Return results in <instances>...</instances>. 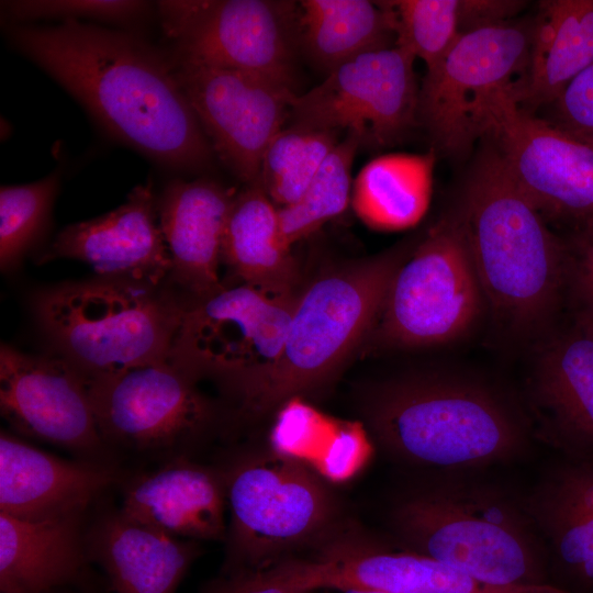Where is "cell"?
<instances>
[{
  "label": "cell",
  "instance_id": "cell-1",
  "mask_svg": "<svg viewBox=\"0 0 593 593\" xmlns=\"http://www.w3.org/2000/svg\"><path fill=\"white\" fill-rule=\"evenodd\" d=\"M7 35L118 139L172 170L212 166L214 152L165 48L134 32L78 20L11 23Z\"/></svg>",
  "mask_w": 593,
  "mask_h": 593
},
{
  "label": "cell",
  "instance_id": "cell-2",
  "mask_svg": "<svg viewBox=\"0 0 593 593\" xmlns=\"http://www.w3.org/2000/svg\"><path fill=\"white\" fill-rule=\"evenodd\" d=\"M458 206L486 309L500 331L523 340L549 335L566 298L568 246L492 147L477 161Z\"/></svg>",
  "mask_w": 593,
  "mask_h": 593
},
{
  "label": "cell",
  "instance_id": "cell-3",
  "mask_svg": "<svg viewBox=\"0 0 593 593\" xmlns=\"http://www.w3.org/2000/svg\"><path fill=\"white\" fill-rule=\"evenodd\" d=\"M366 418L393 456L425 468L461 472L524 452L528 423L500 388L470 374L428 371L378 384Z\"/></svg>",
  "mask_w": 593,
  "mask_h": 593
},
{
  "label": "cell",
  "instance_id": "cell-4",
  "mask_svg": "<svg viewBox=\"0 0 593 593\" xmlns=\"http://www.w3.org/2000/svg\"><path fill=\"white\" fill-rule=\"evenodd\" d=\"M392 526L405 550L482 581L549 583L546 547L524 501L489 482L450 473L403 497Z\"/></svg>",
  "mask_w": 593,
  "mask_h": 593
},
{
  "label": "cell",
  "instance_id": "cell-5",
  "mask_svg": "<svg viewBox=\"0 0 593 593\" xmlns=\"http://www.w3.org/2000/svg\"><path fill=\"white\" fill-rule=\"evenodd\" d=\"M413 246L402 244L325 273L299 292L278 358L228 389L239 411L262 416L329 380L377 324L391 282Z\"/></svg>",
  "mask_w": 593,
  "mask_h": 593
},
{
  "label": "cell",
  "instance_id": "cell-6",
  "mask_svg": "<svg viewBox=\"0 0 593 593\" xmlns=\"http://www.w3.org/2000/svg\"><path fill=\"white\" fill-rule=\"evenodd\" d=\"M186 302L170 283L97 277L42 289L32 307L55 355L90 380L168 360Z\"/></svg>",
  "mask_w": 593,
  "mask_h": 593
},
{
  "label": "cell",
  "instance_id": "cell-7",
  "mask_svg": "<svg viewBox=\"0 0 593 593\" xmlns=\"http://www.w3.org/2000/svg\"><path fill=\"white\" fill-rule=\"evenodd\" d=\"M486 309L459 206L445 214L396 271L377 322L388 348L455 343Z\"/></svg>",
  "mask_w": 593,
  "mask_h": 593
},
{
  "label": "cell",
  "instance_id": "cell-8",
  "mask_svg": "<svg viewBox=\"0 0 593 593\" xmlns=\"http://www.w3.org/2000/svg\"><path fill=\"white\" fill-rule=\"evenodd\" d=\"M155 7L166 49L294 90L301 49L299 2L160 0Z\"/></svg>",
  "mask_w": 593,
  "mask_h": 593
},
{
  "label": "cell",
  "instance_id": "cell-9",
  "mask_svg": "<svg viewBox=\"0 0 593 593\" xmlns=\"http://www.w3.org/2000/svg\"><path fill=\"white\" fill-rule=\"evenodd\" d=\"M225 479L227 574L266 569L331 524V494L316 472L298 460L277 452L247 458Z\"/></svg>",
  "mask_w": 593,
  "mask_h": 593
},
{
  "label": "cell",
  "instance_id": "cell-10",
  "mask_svg": "<svg viewBox=\"0 0 593 593\" xmlns=\"http://www.w3.org/2000/svg\"><path fill=\"white\" fill-rule=\"evenodd\" d=\"M298 294L237 283L187 298L168 360L195 380L216 378L227 389L254 378L278 358Z\"/></svg>",
  "mask_w": 593,
  "mask_h": 593
},
{
  "label": "cell",
  "instance_id": "cell-11",
  "mask_svg": "<svg viewBox=\"0 0 593 593\" xmlns=\"http://www.w3.org/2000/svg\"><path fill=\"white\" fill-rule=\"evenodd\" d=\"M516 85L496 91L480 118L507 174L544 215L574 228L593 221V147L523 107Z\"/></svg>",
  "mask_w": 593,
  "mask_h": 593
},
{
  "label": "cell",
  "instance_id": "cell-12",
  "mask_svg": "<svg viewBox=\"0 0 593 593\" xmlns=\"http://www.w3.org/2000/svg\"><path fill=\"white\" fill-rule=\"evenodd\" d=\"M533 22H506L461 34L440 63L426 70L417 120L446 155L466 154L480 138V118L499 90L525 77Z\"/></svg>",
  "mask_w": 593,
  "mask_h": 593
},
{
  "label": "cell",
  "instance_id": "cell-13",
  "mask_svg": "<svg viewBox=\"0 0 593 593\" xmlns=\"http://www.w3.org/2000/svg\"><path fill=\"white\" fill-rule=\"evenodd\" d=\"M415 58L391 46L363 53L329 71L291 103L292 124L356 132L363 146L400 139L417 120Z\"/></svg>",
  "mask_w": 593,
  "mask_h": 593
},
{
  "label": "cell",
  "instance_id": "cell-14",
  "mask_svg": "<svg viewBox=\"0 0 593 593\" xmlns=\"http://www.w3.org/2000/svg\"><path fill=\"white\" fill-rule=\"evenodd\" d=\"M166 52L214 155L245 186L258 183L265 150L284 127L298 93L249 72Z\"/></svg>",
  "mask_w": 593,
  "mask_h": 593
},
{
  "label": "cell",
  "instance_id": "cell-15",
  "mask_svg": "<svg viewBox=\"0 0 593 593\" xmlns=\"http://www.w3.org/2000/svg\"><path fill=\"white\" fill-rule=\"evenodd\" d=\"M197 381L169 360L88 380L102 439L138 451H165L199 437L215 411Z\"/></svg>",
  "mask_w": 593,
  "mask_h": 593
},
{
  "label": "cell",
  "instance_id": "cell-16",
  "mask_svg": "<svg viewBox=\"0 0 593 593\" xmlns=\"http://www.w3.org/2000/svg\"><path fill=\"white\" fill-rule=\"evenodd\" d=\"M0 410L18 433L102 462L88 379L66 359L1 344ZM103 463V462H102Z\"/></svg>",
  "mask_w": 593,
  "mask_h": 593
},
{
  "label": "cell",
  "instance_id": "cell-17",
  "mask_svg": "<svg viewBox=\"0 0 593 593\" xmlns=\"http://www.w3.org/2000/svg\"><path fill=\"white\" fill-rule=\"evenodd\" d=\"M57 258L83 261L98 277L169 283L171 258L152 181L136 186L116 209L64 227L40 260Z\"/></svg>",
  "mask_w": 593,
  "mask_h": 593
},
{
  "label": "cell",
  "instance_id": "cell-18",
  "mask_svg": "<svg viewBox=\"0 0 593 593\" xmlns=\"http://www.w3.org/2000/svg\"><path fill=\"white\" fill-rule=\"evenodd\" d=\"M235 192L200 177L171 179L157 197L158 219L170 258L169 283L188 299L223 288L222 240Z\"/></svg>",
  "mask_w": 593,
  "mask_h": 593
},
{
  "label": "cell",
  "instance_id": "cell-19",
  "mask_svg": "<svg viewBox=\"0 0 593 593\" xmlns=\"http://www.w3.org/2000/svg\"><path fill=\"white\" fill-rule=\"evenodd\" d=\"M115 479L102 462L70 461L0 435V513L31 521L82 516Z\"/></svg>",
  "mask_w": 593,
  "mask_h": 593
},
{
  "label": "cell",
  "instance_id": "cell-20",
  "mask_svg": "<svg viewBox=\"0 0 593 593\" xmlns=\"http://www.w3.org/2000/svg\"><path fill=\"white\" fill-rule=\"evenodd\" d=\"M226 479L184 457L171 458L130 481L120 511L128 518L169 536L221 540Z\"/></svg>",
  "mask_w": 593,
  "mask_h": 593
},
{
  "label": "cell",
  "instance_id": "cell-21",
  "mask_svg": "<svg viewBox=\"0 0 593 593\" xmlns=\"http://www.w3.org/2000/svg\"><path fill=\"white\" fill-rule=\"evenodd\" d=\"M533 398L552 444L593 455V328L572 318L547 335L535 363Z\"/></svg>",
  "mask_w": 593,
  "mask_h": 593
},
{
  "label": "cell",
  "instance_id": "cell-22",
  "mask_svg": "<svg viewBox=\"0 0 593 593\" xmlns=\"http://www.w3.org/2000/svg\"><path fill=\"white\" fill-rule=\"evenodd\" d=\"M86 547L114 593H175L200 552L194 540L169 536L120 510L92 526Z\"/></svg>",
  "mask_w": 593,
  "mask_h": 593
},
{
  "label": "cell",
  "instance_id": "cell-23",
  "mask_svg": "<svg viewBox=\"0 0 593 593\" xmlns=\"http://www.w3.org/2000/svg\"><path fill=\"white\" fill-rule=\"evenodd\" d=\"M523 501L548 563L574 585L593 591V457L557 468Z\"/></svg>",
  "mask_w": 593,
  "mask_h": 593
},
{
  "label": "cell",
  "instance_id": "cell-24",
  "mask_svg": "<svg viewBox=\"0 0 593 593\" xmlns=\"http://www.w3.org/2000/svg\"><path fill=\"white\" fill-rule=\"evenodd\" d=\"M81 517L31 521L0 513L1 593H51L74 583L87 552Z\"/></svg>",
  "mask_w": 593,
  "mask_h": 593
},
{
  "label": "cell",
  "instance_id": "cell-25",
  "mask_svg": "<svg viewBox=\"0 0 593 593\" xmlns=\"http://www.w3.org/2000/svg\"><path fill=\"white\" fill-rule=\"evenodd\" d=\"M222 264L237 283L272 293L295 292L299 269L282 236L278 206L258 183L234 195L223 233Z\"/></svg>",
  "mask_w": 593,
  "mask_h": 593
},
{
  "label": "cell",
  "instance_id": "cell-26",
  "mask_svg": "<svg viewBox=\"0 0 593 593\" xmlns=\"http://www.w3.org/2000/svg\"><path fill=\"white\" fill-rule=\"evenodd\" d=\"M593 64V0L541 1L533 22L529 63L517 83L524 107L551 104Z\"/></svg>",
  "mask_w": 593,
  "mask_h": 593
},
{
  "label": "cell",
  "instance_id": "cell-27",
  "mask_svg": "<svg viewBox=\"0 0 593 593\" xmlns=\"http://www.w3.org/2000/svg\"><path fill=\"white\" fill-rule=\"evenodd\" d=\"M434 150L391 153L368 161L353 182L351 206L377 231H403L425 216L433 191Z\"/></svg>",
  "mask_w": 593,
  "mask_h": 593
},
{
  "label": "cell",
  "instance_id": "cell-28",
  "mask_svg": "<svg viewBox=\"0 0 593 593\" xmlns=\"http://www.w3.org/2000/svg\"><path fill=\"white\" fill-rule=\"evenodd\" d=\"M299 5L301 49L326 74L363 53L395 44L385 1L302 0Z\"/></svg>",
  "mask_w": 593,
  "mask_h": 593
},
{
  "label": "cell",
  "instance_id": "cell-29",
  "mask_svg": "<svg viewBox=\"0 0 593 593\" xmlns=\"http://www.w3.org/2000/svg\"><path fill=\"white\" fill-rule=\"evenodd\" d=\"M338 132L292 124L267 146L258 184L278 206L296 202L338 144Z\"/></svg>",
  "mask_w": 593,
  "mask_h": 593
},
{
  "label": "cell",
  "instance_id": "cell-30",
  "mask_svg": "<svg viewBox=\"0 0 593 593\" xmlns=\"http://www.w3.org/2000/svg\"><path fill=\"white\" fill-rule=\"evenodd\" d=\"M360 146L363 143L359 134L348 131L325 159L303 195L290 205L278 208L282 236L290 247L346 210L354 182L351 168Z\"/></svg>",
  "mask_w": 593,
  "mask_h": 593
},
{
  "label": "cell",
  "instance_id": "cell-31",
  "mask_svg": "<svg viewBox=\"0 0 593 593\" xmlns=\"http://www.w3.org/2000/svg\"><path fill=\"white\" fill-rule=\"evenodd\" d=\"M59 175L0 189V268L18 269L47 226Z\"/></svg>",
  "mask_w": 593,
  "mask_h": 593
},
{
  "label": "cell",
  "instance_id": "cell-32",
  "mask_svg": "<svg viewBox=\"0 0 593 593\" xmlns=\"http://www.w3.org/2000/svg\"><path fill=\"white\" fill-rule=\"evenodd\" d=\"M395 46L424 61L426 70L445 57L461 30L460 0H392Z\"/></svg>",
  "mask_w": 593,
  "mask_h": 593
},
{
  "label": "cell",
  "instance_id": "cell-33",
  "mask_svg": "<svg viewBox=\"0 0 593 593\" xmlns=\"http://www.w3.org/2000/svg\"><path fill=\"white\" fill-rule=\"evenodd\" d=\"M13 23L37 19L92 20L127 25L143 21L150 4L138 0H19L2 1Z\"/></svg>",
  "mask_w": 593,
  "mask_h": 593
},
{
  "label": "cell",
  "instance_id": "cell-34",
  "mask_svg": "<svg viewBox=\"0 0 593 593\" xmlns=\"http://www.w3.org/2000/svg\"><path fill=\"white\" fill-rule=\"evenodd\" d=\"M336 425L337 421H332L294 398L282 405L275 424L271 433L273 450L314 468Z\"/></svg>",
  "mask_w": 593,
  "mask_h": 593
},
{
  "label": "cell",
  "instance_id": "cell-35",
  "mask_svg": "<svg viewBox=\"0 0 593 593\" xmlns=\"http://www.w3.org/2000/svg\"><path fill=\"white\" fill-rule=\"evenodd\" d=\"M567 246L566 295L572 318L593 328V221L574 228Z\"/></svg>",
  "mask_w": 593,
  "mask_h": 593
},
{
  "label": "cell",
  "instance_id": "cell-36",
  "mask_svg": "<svg viewBox=\"0 0 593 593\" xmlns=\"http://www.w3.org/2000/svg\"><path fill=\"white\" fill-rule=\"evenodd\" d=\"M371 452V443L359 423L337 421L334 434L313 470L332 482H345L365 467Z\"/></svg>",
  "mask_w": 593,
  "mask_h": 593
},
{
  "label": "cell",
  "instance_id": "cell-37",
  "mask_svg": "<svg viewBox=\"0 0 593 593\" xmlns=\"http://www.w3.org/2000/svg\"><path fill=\"white\" fill-rule=\"evenodd\" d=\"M551 123L593 147V64L550 104Z\"/></svg>",
  "mask_w": 593,
  "mask_h": 593
},
{
  "label": "cell",
  "instance_id": "cell-38",
  "mask_svg": "<svg viewBox=\"0 0 593 593\" xmlns=\"http://www.w3.org/2000/svg\"><path fill=\"white\" fill-rule=\"evenodd\" d=\"M227 575L204 593H312L291 584L272 566Z\"/></svg>",
  "mask_w": 593,
  "mask_h": 593
},
{
  "label": "cell",
  "instance_id": "cell-39",
  "mask_svg": "<svg viewBox=\"0 0 593 593\" xmlns=\"http://www.w3.org/2000/svg\"><path fill=\"white\" fill-rule=\"evenodd\" d=\"M462 34L477 29L511 22L526 5L517 0H460Z\"/></svg>",
  "mask_w": 593,
  "mask_h": 593
},
{
  "label": "cell",
  "instance_id": "cell-40",
  "mask_svg": "<svg viewBox=\"0 0 593 593\" xmlns=\"http://www.w3.org/2000/svg\"><path fill=\"white\" fill-rule=\"evenodd\" d=\"M344 593H391L381 590H370V589H348L344 590Z\"/></svg>",
  "mask_w": 593,
  "mask_h": 593
},
{
  "label": "cell",
  "instance_id": "cell-41",
  "mask_svg": "<svg viewBox=\"0 0 593 593\" xmlns=\"http://www.w3.org/2000/svg\"><path fill=\"white\" fill-rule=\"evenodd\" d=\"M51 593H71V592H63V591H60V589H59V590L53 591V592H51Z\"/></svg>",
  "mask_w": 593,
  "mask_h": 593
}]
</instances>
